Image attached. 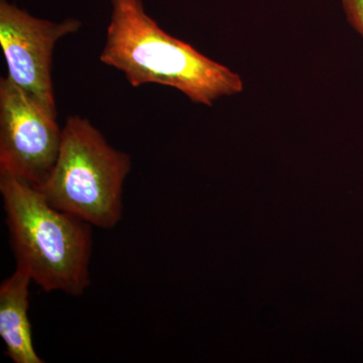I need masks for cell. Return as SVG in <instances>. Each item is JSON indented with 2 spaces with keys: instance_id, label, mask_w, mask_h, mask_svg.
<instances>
[{
  "instance_id": "obj_6",
  "label": "cell",
  "mask_w": 363,
  "mask_h": 363,
  "mask_svg": "<svg viewBox=\"0 0 363 363\" xmlns=\"http://www.w3.org/2000/svg\"><path fill=\"white\" fill-rule=\"evenodd\" d=\"M33 279L25 267L16 271L0 285V337L6 354L14 363H44L33 347L28 318V289Z\"/></svg>"
},
{
  "instance_id": "obj_1",
  "label": "cell",
  "mask_w": 363,
  "mask_h": 363,
  "mask_svg": "<svg viewBox=\"0 0 363 363\" xmlns=\"http://www.w3.org/2000/svg\"><path fill=\"white\" fill-rule=\"evenodd\" d=\"M111 4L100 62L123 73L133 87L175 88L205 106L243 90L238 73L162 30L145 13L143 0H111Z\"/></svg>"
},
{
  "instance_id": "obj_4",
  "label": "cell",
  "mask_w": 363,
  "mask_h": 363,
  "mask_svg": "<svg viewBox=\"0 0 363 363\" xmlns=\"http://www.w3.org/2000/svg\"><path fill=\"white\" fill-rule=\"evenodd\" d=\"M54 118L9 77L0 78V173L39 188L51 175L62 143Z\"/></svg>"
},
{
  "instance_id": "obj_5",
  "label": "cell",
  "mask_w": 363,
  "mask_h": 363,
  "mask_svg": "<svg viewBox=\"0 0 363 363\" xmlns=\"http://www.w3.org/2000/svg\"><path fill=\"white\" fill-rule=\"evenodd\" d=\"M77 18L40 20L7 0H0V45L9 77L35 104L57 118L52 81V52L59 40L78 32Z\"/></svg>"
},
{
  "instance_id": "obj_7",
  "label": "cell",
  "mask_w": 363,
  "mask_h": 363,
  "mask_svg": "<svg viewBox=\"0 0 363 363\" xmlns=\"http://www.w3.org/2000/svg\"><path fill=\"white\" fill-rule=\"evenodd\" d=\"M341 4L348 23L363 39V0H341Z\"/></svg>"
},
{
  "instance_id": "obj_2",
  "label": "cell",
  "mask_w": 363,
  "mask_h": 363,
  "mask_svg": "<svg viewBox=\"0 0 363 363\" xmlns=\"http://www.w3.org/2000/svg\"><path fill=\"white\" fill-rule=\"evenodd\" d=\"M0 194L16 264L45 292L83 295L91 285L93 226L7 174L0 173Z\"/></svg>"
},
{
  "instance_id": "obj_3",
  "label": "cell",
  "mask_w": 363,
  "mask_h": 363,
  "mask_svg": "<svg viewBox=\"0 0 363 363\" xmlns=\"http://www.w3.org/2000/svg\"><path fill=\"white\" fill-rule=\"evenodd\" d=\"M133 167L85 117H67L58 159L37 188L52 206L97 228H116L123 219V188Z\"/></svg>"
}]
</instances>
